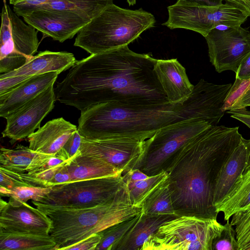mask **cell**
Segmentation results:
<instances>
[{"mask_svg": "<svg viewBox=\"0 0 250 250\" xmlns=\"http://www.w3.org/2000/svg\"><path fill=\"white\" fill-rule=\"evenodd\" d=\"M157 59L128 45L76 61L55 88L56 100L81 111L96 104L170 103L154 70Z\"/></svg>", "mask_w": 250, "mask_h": 250, "instance_id": "obj_1", "label": "cell"}, {"mask_svg": "<svg viewBox=\"0 0 250 250\" xmlns=\"http://www.w3.org/2000/svg\"><path fill=\"white\" fill-rule=\"evenodd\" d=\"M239 127L210 125L182 146L164 166L176 214L217 219L214 190L219 172L241 142Z\"/></svg>", "mask_w": 250, "mask_h": 250, "instance_id": "obj_2", "label": "cell"}, {"mask_svg": "<svg viewBox=\"0 0 250 250\" xmlns=\"http://www.w3.org/2000/svg\"><path fill=\"white\" fill-rule=\"evenodd\" d=\"M32 202L51 221L49 234L56 243L53 250H64L92 234L131 219L142 209L131 203L124 183L114 199L93 207L68 208Z\"/></svg>", "mask_w": 250, "mask_h": 250, "instance_id": "obj_3", "label": "cell"}, {"mask_svg": "<svg viewBox=\"0 0 250 250\" xmlns=\"http://www.w3.org/2000/svg\"><path fill=\"white\" fill-rule=\"evenodd\" d=\"M181 104H123L105 102L81 111L78 131L83 138L94 139L113 133L157 131L183 120Z\"/></svg>", "mask_w": 250, "mask_h": 250, "instance_id": "obj_4", "label": "cell"}, {"mask_svg": "<svg viewBox=\"0 0 250 250\" xmlns=\"http://www.w3.org/2000/svg\"><path fill=\"white\" fill-rule=\"evenodd\" d=\"M155 22L154 16L141 8L130 10L112 3L81 29L74 45L90 54L114 49L128 45Z\"/></svg>", "mask_w": 250, "mask_h": 250, "instance_id": "obj_5", "label": "cell"}, {"mask_svg": "<svg viewBox=\"0 0 250 250\" xmlns=\"http://www.w3.org/2000/svg\"><path fill=\"white\" fill-rule=\"evenodd\" d=\"M224 228L216 219L180 215L162 225L141 250H212Z\"/></svg>", "mask_w": 250, "mask_h": 250, "instance_id": "obj_6", "label": "cell"}, {"mask_svg": "<svg viewBox=\"0 0 250 250\" xmlns=\"http://www.w3.org/2000/svg\"><path fill=\"white\" fill-rule=\"evenodd\" d=\"M156 131L108 134L94 139L82 137L79 151L81 154L104 160L124 175L138 168Z\"/></svg>", "mask_w": 250, "mask_h": 250, "instance_id": "obj_7", "label": "cell"}, {"mask_svg": "<svg viewBox=\"0 0 250 250\" xmlns=\"http://www.w3.org/2000/svg\"><path fill=\"white\" fill-rule=\"evenodd\" d=\"M3 0L0 30V73H6L23 65L37 52L39 32L23 21Z\"/></svg>", "mask_w": 250, "mask_h": 250, "instance_id": "obj_8", "label": "cell"}, {"mask_svg": "<svg viewBox=\"0 0 250 250\" xmlns=\"http://www.w3.org/2000/svg\"><path fill=\"white\" fill-rule=\"evenodd\" d=\"M123 184L122 175L72 181L51 187L39 202L68 208L93 207L114 199Z\"/></svg>", "mask_w": 250, "mask_h": 250, "instance_id": "obj_9", "label": "cell"}, {"mask_svg": "<svg viewBox=\"0 0 250 250\" xmlns=\"http://www.w3.org/2000/svg\"><path fill=\"white\" fill-rule=\"evenodd\" d=\"M168 18L162 23L170 29L183 28L206 37L219 26L241 25L247 19L240 10L226 3L217 7H202L175 3L167 7Z\"/></svg>", "mask_w": 250, "mask_h": 250, "instance_id": "obj_10", "label": "cell"}, {"mask_svg": "<svg viewBox=\"0 0 250 250\" xmlns=\"http://www.w3.org/2000/svg\"><path fill=\"white\" fill-rule=\"evenodd\" d=\"M210 125L204 120L188 119L160 128L151 137L138 168L148 176L159 173L182 146Z\"/></svg>", "mask_w": 250, "mask_h": 250, "instance_id": "obj_11", "label": "cell"}, {"mask_svg": "<svg viewBox=\"0 0 250 250\" xmlns=\"http://www.w3.org/2000/svg\"><path fill=\"white\" fill-rule=\"evenodd\" d=\"M205 37L210 62L219 73L236 72L241 61L250 52V32L240 26H219Z\"/></svg>", "mask_w": 250, "mask_h": 250, "instance_id": "obj_12", "label": "cell"}, {"mask_svg": "<svg viewBox=\"0 0 250 250\" xmlns=\"http://www.w3.org/2000/svg\"><path fill=\"white\" fill-rule=\"evenodd\" d=\"M56 100L54 85L10 114L2 132L11 145L27 138L40 127L42 120L54 107Z\"/></svg>", "mask_w": 250, "mask_h": 250, "instance_id": "obj_13", "label": "cell"}, {"mask_svg": "<svg viewBox=\"0 0 250 250\" xmlns=\"http://www.w3.org/2000/svg\"><path fill=\"white\" fill-rule=\"evenodd\" d=\"M231 85L216 84L201 79L194 85L188 98L181 104L183 119L202 120L210 125H217L224 114L222 107Z\"/></svg>", "mask_w": 250, "mask_h": 250, "instance_id": "obj_14", "label": "cell"}, {"mask_svg": "<svg viewBox=\"0 0 250 250\" xmlns=\"http://www.w3.org/2000/svg\"><path fill=\"white\" fill-rule=\"evenodd\" d=\"M51 221L37 208L10 197L0 200V229L7 231L48 235Z\"/></svg>", "mask_w": 250, "mask_h": 250, "instance_id": "obj_15", "label": "cell"}, {"mask_svg": "<svg viewBox=\"0 0 250 250\" xmlns=\"http://www.w3.org/2000/svg\"><path fill=\"white\" fill-rule=\"evenodd\" d=\"M22 18L44 35L60 42L73 38L91 20L72 11L52 10H35Z\"/></svg>", "mask_w": 250, "mask_h": 250, "instance_id": "obj_16", "label": "cell"}, {"mask_svg": "<svg viewBox=\"0 0 250 250\" xmlns=\"http://www.w3.org/2000/svg\"><path fill=\"white\" fill-rule=\"evenodd\" d=\"M154 70L170 103L182 104L188 98L194 85L176 59L157 60Z\"/></svg>", "mask_w": 250, "mask_h": 250, "instance_id": "obj_17", "label": "cell"}, {"mask_svg": "<svg viewBox=\"0 0 250 250\" xmlns=\"http://www.w3.org/2000/svg\"><path fill=\"white\" fill-rule=\"evenodd\" d=\"M77 130L76 125L62 117L54 119L27 137L29 147L41 153L57 154Z\"/></svg>", "mask_w": 250, "mask_h": 250, "instance_id": "obj_18", "label": "cell"}, {"mask_svg": "<svg viewBox=\"0 0 250 250\" xmlns=\"http://www.w3.org/2000/svg\"><path fill=\"white\" fill-rule=\"evenodd\" d=\"M58 72L32 76L7 93L0 95V116L6 119L24 104L54 85Z\"/></svg>", "mask_w": 250, "mask_h": 250, "instance_id": "obj_19", "label": "cell"}, {"mask_svg": "<svg viewBox=\"0 0 250 250\" xmlns=\"http://www.w3.org/2000/svg\"><path fill=\"white\" fill-rule=\"evenodd\" d=\"M74 55L66 51L49 50L40 52L20 67L0 75V78L20 77L23 81L32 76L50 72L59 73L70 68L76 62Z\"/></svg>", "mask_w": 250, "mask_h": 250, "instance_id": "obj_20", "label": "cell"}, {"mask_svg": "<svg viewBox=\"0 0 250 250\" xmlns=\"http://www.w3.org/2000/svg\"><path fill=\"white\" fill-rule=\"evenodd\" d=\"M113 0H21L17 5L21 16L37 10L72 11L89 17L97 16Z\"/></svg>", "mask_w": 250, "mask_h": 250, "instance_id": "obj_21", "label": "cell"}, {"mask_svg": "<svg viewBox=\"0 0 250 250\" xmlns=\"http://www.w3.org/2000/svg\"><path fill=\"white\" fill-rule=\"evenodd\" d=\"M250 151V139L241 142L223 165L216 180L213 204L219 202L245 169Z\"/></svg>", "mask_w": 250, "mask_h": 250, "instance_id": "obj_22", "label": "cell"}, {"mask_svg": "<svg viewBox=\"0 0 250 250\" xmlns=\"http://www.w3.org/2000/svg\"><path fill=\"white\" fill-rule=\"evenodd\" d=\"M176 217L151 216L141 211L137 222L118 243L115 250H141L145 243L162 225Z\"/></svg>", "mask_w": 250, "mask_h": 250, "instance_id": "obj_23", "label": "cell"}, {"mask_svg": "<svg viewBox=\"0 0 250 250\" xmlns=\"http://www.w3.org/2000/svg\"><path fill=\"white\" fill-rule=\"evenodd\" d=\"M66 167L72 181L122 175L118 169L104 160L81 154L79 150L66 163Z\"/></svg>", "mask_w": 250, "mask_h": 250, "instance_id": "obj_24", "label": "cell"}, {"mask_svg": "<svg viewBox=\"0 0 250 250\" xmlns=\"http://www.w3.org/2000/svg\"><path fill=\"white\" fill-rule=\"evenodd\" d=\"M228 221L236 212L250 208V167L245 168L226 195L214 205Z\"/></svg>", "mask_w": 250, "mask_h": 250, "instance_id": "obj_25", "label": "cell"}, {"mask_svg": "<svg viewBox=\"0 0 250 250\" xmlns=\"http://www.w3.org/2000/svg\"><path fill=\"white\" fill-rule=\"evenodd\" d=\"M56 243L48 235L11 232L0 229V250H53Z\"/></svg>", "mask_w": 250, "mask_h": 250, "instance_id": "obj_26", "label": "cell"}, {"mask_svg": "<svg viewBox=\"0 0 250 250\" xmlns=\"http://www.w3.org/2000/svg\"><path fill=\"white\" fill-rule=\"evenodd\" d=\"M141 208V211L148 215L179 216L173 207L167 180L145 200Z\"/></svg>", "mask_w": 250, "mask_h": 250, "instance_id": "obj_27", "label": "cell"}, {"mask_svg": "<svg viewBox=\"0 0 250 250\" xmlns=\"http://www.w3.org/2000/svg\"><path fill=\"white\" fill-rule=\"evenodd\" d=\"M168 176L167 173L162 170L145 180L135 182L123 181L131 203L134 206L141 208L145 200L167 179Z\"/></svg>", "mask_w": 250, "mask_h": 250, "instance_id": "obj_28", "label": "cell"}, {"mask_svg": "<svg viewBox=\"0 0 250 250\" xmlns=\"http://www.w3.org/2000/svg\"><path fill=\"white\" fill-rule=\"evenodd\" d=\"M40 154L22 145L18 144L12 149L1 147L0 166L15 172H25L27 168Z\"/></svg>", "mask_w": 250, "mask_h": 250, "instance_id": "obj_29", "label": "cell"}, {"mask_svg": "<svg viewBox=\"0 0 250 250\" xmlns=\"http://www.w3.org/2000/svg\"><path fill=\"white\" fill-rule=\"evenodd\" d=\"M140 213L131 219L115 224L100 232L102 238L96 250H115L118 243L137 222Z\"/></svg>", "mask_w": 250, "mask_h": 250, "instance_id": "obj_30", "label": "cell"}, {"mask_svg": "<svg viewBox=\"0 0 250 250\" xmlns=\"http://www.w3.org/2000/svg\"><path fill=\"white\" fill-rule=\"evenodd\" d=\"M231 218L239 250H250V208L236 212Z\"/></svg>", "mask_w": 250, "mask_h": 250, "instance_id": "obj_31", "label": "cell"}, {"mask_svg": "<svg viewBox=\"0 0 250 250\" xmlns=\"http://www.w3.org/2000/svg\"><path fill=\"white\" fill-rule=\"evenodd\" d=\"M69 160L56 166L33 172L19 173L13 171L20 180L29 186L49 187V181L57 171Z\"/></svg>", "mask_w": 250, "mask_h": 250, "instance_id": "obj_32", "label": "cell"}, {"mask_svg": "<svg viewBox=\"0 0 250 250\" xmlns=\"http://www.w3.org/2000/svg\"><path fill=\"white\" fill-rule=\"evenodd\" d=\"M51 187L21 186L10 189L9 197L26 202L28 200L39 202L51 191Z\"/></svg>", "mask_w": 250, "mask_h": 250, "instance_id": "obj_33", "label": "cell"}, {"mask_svg": "<svg viewBox=\"0 0 250 250\" xmlns=\"http://www.w3.org/2000/svg\"><path fill=\"white\" fill-rule=\"evenodd\" d=\"M239 250L236 238L235 230L229 223V220L224 225V228L221 234L214 240L212 250Z\"/></svg>", "mask_w": 250, "mask_h": 250, "instance_id": "obj_34", "label": "cell"}, {"mask_svg": "<svg viewBox=\"0 0 250 250\" xmlns=\"http://www.w3.org/2000/svg\"><path fill=\"white\" fill-rule=\"evenodd\" d=\"M250 84V79L241 80L236 78L225 99L222 107L223 111L225 112L231 108L232 106L244 94Z\"/></svg>", "mask_w": 250, "mask_h": 250, "instance_id": "obj_35", "label": "cell"}, {"mask_svg": "<svg viewBox=\"0 0 250 250\" xmlns=\"http://www.w3.org/2000/svg\"><path fill=\"white\" fill-rule=\"evenodd\" d=\"M82 140V136L77 130L69 138L57 154L65 160L70 159L79 150Z\"/></svg>", "mask_w": 250, "mask_h": 250, "instance_id": "obj_36", "label": "cell"}, {"mask_svg": "<svg viewBox=\"0 0 250 250\" xmlns=\"http://www.w3.org/2000/svg\"><path fill=\"white\" fill-rule=\"evenodd\" d=\"M0 186L8 189H12L16 187L29 186L20 180L12 170L0 166Z\"/></svg>", "mask_w": 250, "mask_h": 250, "instance_id": "obj_37", "label": "cell"}, {"mask_svg": "<svg viewBox=\"0 0 250 250\" xmlns=\"http://www.w3.org/2000/svg\"><path fill=\"white\" fill-rule=\"evenodd\" d=\"M101 238L100 232L94 234L81 241L66 247L64 250H94L100 243Z\"/></svg>", "mask_w": 250, "mask_h": 250, "instance_id": "obj_38", "label": "cell"}, {"mask_svg": "<svg viewBox=\"0 0 250 250\" xmlns=\"http://www.w3.org/2000/svg\"><path fill=\"white\" fill-rule=\"evenodd\" d=\"M66 163L57 171L49 181V187L72 181L71 175L66 167Z\"/></svg>", "mask_w": 250, "mask_h": 250, "instance_id": "obj_39", "label": "cell"}, {"mask_svg": "<svg viewBox=\"0 0 250 250\" xmlns=\"http://www.w3.org/2000/svg\"><path fill=\"white\" fill-rule=\"evenodd\" d=\"M226 112L231 114V117L240 121L250 128V111L246 107L232 108Z\"/></svg>", "mask_w": 250, "mask_h": 250, "instance_id": "obj_40", "label": "cell"}, {"mask_svg": "<svg viewBox=\"0 0 250 250\" xmlns=\"http://www.w3.org/2000/svg\"><path fill=\"white\" fill-rule=\"evenodd\" d=\"M224 0H177L176 3L202 7H217L223 4Z\"/></svg>", "mask_w": 250, "mask_h": 250, "instance_id": "obj_41", "label": "cell"}, {"mask_svg": "<svg viewBox=\"0 0 250 250\" xmlns=\"http://www.w3.org/2000/svg\"><path fill=\"white\" fill-rule=\"evenodd\" d=\"M236 78L241 80L250 79V52L241 61L236 72Z\"/></svg>", "mask_w": 250, "mask_h": 250, "instance_id": "obj_42", "label": "cell"}, {"mask_svg": "<svg viewBox=\"0 0 250 250\" xmlns=\"http://www.w3.org/2000/svg\"><path fill=\"white\" fill-rule=\"evenodd\" d=\"M122 176L123 181L131 182L145 180L149 177L139 168L132 169Z\"/></svg>", "mask_w": 250, "mask_h": 250, "instance_id": "obj_43", "label": "cell"}, {"mask_svg": "<svg viewBox=\"0 0 250 250\" xmlns=\"http://www.w3.org/2000/svg\"><path fill=\"white\" fill-rule=\"evenodd\" d=\"M226 3L240 10L246 16H250V0H224Z\"/></svg>", "mask_w": 250, "mask_h": 250, "instance_id": "obj_44", "label": "cell"}, {"mask_svg": "<svg viewBox=\"0 0 250 250\" xmlns=\"http://www.w3.org/2000/svg\"><path fill=\"white\" fill-rule=\"evenodd\" d=\"M250 106V84L231 109Z\"/></svg>", "mask_w": 250, "mask_h": 250, "instance_id": "obj_45", "label": "cell"}, {"mask_svg": "<svg viewBox=\"0 0 250 250\" xmlns=\"http://www.w3.org/2000/svg\"><path fill=\"white\" fill-rule=\"evenodd\" d=\"M129 6H132L136 4V0H126Z\"/></svg>", "mask_w": 250, "mask_h": 250, "instance_id": "obj_46", "label": "cell"}, {"mask_svg": "<svg viewBox=\"0 0 250 250\" xmlns=\"http://www.w3.org/2000/svg\"><path fill=\"white\" fill-rule=\"evenodd\" d=\"M250 167V153H249V157L248 164H247V167L246 168Z\"/></svg>", "mask_w": 250, "mask_h": 250, "instance_id": "obj_47", "label": "cell"}]
</instances>
